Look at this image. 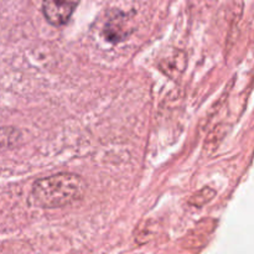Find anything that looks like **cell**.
<instances>
[{
  "label": "cell",
  "instance_id": "cell-1",
  "mask_svg": "<svg viewBox=\"0 0 254 254\" xmlns=\"http://www.w3.org/2000/svg\"><path fill=\"white\" fill-rule=\"evenodd\" d=\"M86 181L74 174H57L35 181L32 197L44 208H57L71 205L83 197Z\"/></svg>",
  "mask_w": 254,
  "mask_h": 254
},
{
  "label": "cell",
  "instance_id": "cell-2",
  "mask_svg": "<svg viewBox=\"0 0 254 254\" xmlns=\"http://www.w3.org/2000/svg\"><path fill=\"white\" fill-rule=\"evenodd\" d=\"M79 0H44L42 12L54 26H62L71 19Z\"/></svg>",
  "mask_w": 254,
  "mask_h": 254
},
{
  "label": "cell",
  "instance_id": "cell-3",
  "mask_svg": "<svg viewBox=\"0 0 254 254\" xmlns=\"http://www.w3.org/2000/svg\"><path fill=\"white\" fill-rule=\"evenodd\" d=\"M186 55L180 50H173L159 62V68L171 78H179L185 71Z\"/></svg>",
  "mask_w": 254,
  "mask_h": 254
},
{
  "label": "cell",
  "instance_id": "cell-4",
  "mask_svg": "<svg viewBox=\"0 0 254 254\" xmlns=\"http://www.w3.org/2000/svg\"><path fill=\"white\" fill-rule=\"evenodd\" d=\"M210 221H202L201 223H198L188 236V240H186L185 246L188 248H196L198 246H203L206 243V236H210L212 233L215 225L211 221V223L208 225Z\"/></svg>",
  "mask_w": 254,
  "mask_h": 254
},
{
  "label": "cell",
  "instance_id": "cell-5",
  "mask_svg": "<svg viewBox=\"0 0 254 254\" xmlns=\"http://www.w3.org/2000/svg\"><path fill=\"white\" fill-rule=\"evenodd\" d=\"M128 26V21H126L123 16H117L113 17L108 24L104 27V35H106V39H108L109 41H121L122 39L126 37V35L128 34L127 31V27Z\"/></svg>",
  "mask_w": 254,
  "mask_h": 254
},
{
  "label": "cell",
  "instance_id": "cell-6",
  "mask_svg": "<svg viewBox=\"0 0 254 254\" xmlns=\"http://www.w3.org/2000/svg\"><path fill=\"white\" fill-rule=\"evenodd\" d=\"M226 135V127L223 124H218L210 134H208L207 139L205 141V149L208 153H213L215 150H217L218 145L221 144V141L223 140Z\"/></svg>",
  "mask_w": 254,
  "mask_h": 254
},
{
  "label": "cell",
  "instance_id": "cell-7",
  "mask_svg": "<svg viewBox=\"0 0 254 254\" xmlns=\"http://www.w3.org/2000/svg\"><path fill=\"white\" fill-rule=\"evenodd\" d=\"M216 192L215 190H212L211 188H205L201 191L196 192L192 197L190 198V203L192 206H197V207H201V206L206 205L207 202H210L213 197H215Z\"/></svg>",
  "mask_w": 254,
  "mask_h": 254
}]
</instances>
